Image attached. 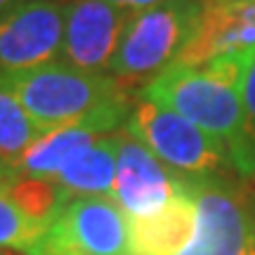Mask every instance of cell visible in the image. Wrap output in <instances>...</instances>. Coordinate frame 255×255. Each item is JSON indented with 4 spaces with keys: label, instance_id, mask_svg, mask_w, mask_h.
<instances>
[{
    "label": "cell",
    "instance_id": "6da1fadb",
    "mask_svg": "<svg viewBox=\"0 0 255 255\" xmlns=\"http://www.w3.org/2000/svg\"><path fill=\"white\" fill-rule=\"evenodd\" d=\"M241 55L220 57L203 66L170 64L146 81L142 100L168 107L229 149L241 132Z\"/></svg>",
    "mask_w": 255,
    "mask_h": 255
},
{
    "label": "cell",
    "instance_id": "7a4b0ae2",
    "mask_svg": "<svg viewBox=\"0 0 255 255\" xmlns=\"http://www.w3.org/2000/svg\"><path fill=\"white\" fill-rule=\"evenodd\" d=\"M2 76L43 132L128 100L126 85L114 76L83 71L64 59Z\"/></svg>",
    "mask_w": 255,
    "mask_h": 255
},
{
    "label": "cell",
    "instance_id": "3957f363",
    "mask_svg": "<svg viewBox=\"0 0 255 255\" xmlns=\"http://www.w3.org/2000/svg\"><path fill=\"white\" fill-rule=\"evenodd\" d=\"M203 14L201 0H165L135 12L128 21L109 76L121 83L154 78L177 62L196 33Z\"/></svg>",
    "mask_w": 255,
    "mask_h": 255
},
{
    "label": "cell",
    "instance_id": "277c9868",
    "mask_svg": "<svg viewBox=\"0 0 255 255\" xmlns=\"http://www.w3.org/2000/svg\"><path fill=\"white\" fill-rule=\"evenodd\" d=\"M128 135L182 177H208L232 165L229 149L168 107L139 100L126 123Z\"/></svg>",
    "mask_w": 255,
    "mask_h": 255
},
{
    "label": "cell",
    "instance_id": "5b68a950",
    "mask_svg": "<svg viewBox=\"0 0 255 255\" xmlns=\"http://www.w3.org/2000/svg\"><path fill=\"white\" fill-rule=\"evenodd\" d=\"M184 180L196 201V229L180 255H244L255 239V220L241 184L218 175Z\"/></svg>",
    "mask_w": 255,
    "mask_h": 255
},
{
    "label": "cell",
    "instance_id": "8992f818",
    "mask_svg": "<svg viewBox=\"0 0 255 255\" xmlns=\"http://www.w3.org/2000/svg\"><path fill=\"white\" fill-rule=\"evenodd\" d=\"M28 255H128V218L109 196L69 199Z\"/></svg>",
    "mask_w": 255,
    "mask_h": 255
},
{
    "label": "cell",
    "instance_id": "52a82bcc",
    "mask_svg": "<svg viewBox=\"0 0 255 255\" xmlns=\"http://www.w3.org/2000/svg\"><path fill=\"white\" fill-rule=\"evenodd\" d=\"M64 2L26 0L0 17V73H14L62 57Z\"/></svg>",
    "mask_w": 255,
    "mask_h": 255
},
{
    "label": "cell",
    "instance_id": "ba28073f",
    "mask_svg": "<svg viewBox=\"0 0 255 255\" xmlns=\"http://www.w3.org/2000/svg\"><path fill=\"white\" fill-rule=\"evenodd\" d=\"M130 17V12L107 0L64 2V38L59 59L90 73L109 71Z\"/></svg>",
    "mask_w": 255,
    "mask_h": 255
},
{
    "label": "cell",
    "instance_id": "9c48e42d",
    "mask_svg": "<svg viewBox=\"0 0 255 255\" xmlns=\"http://www.w3.org/2000/svg\"><path fill=\"white\" fill-rule=\"evenodd\" d=\"M130 111L132 107L128 104V100L116 102V104H109L85 119L52 128L38 137L12 168L28 177L55 180L57 173L64 170L66 163L76 158L83 149H88L102 137L116 135L119 128H126Z\"/></svg>",
    "mask_w": 255,
    "mask_h": 255
},
{
    "label": "cell",
    "instance_id": "30bf717a",
    "mask_svg": "<svg viewBox=\"0 0 255 255\" xmlns=\"http://www.w3.org/2000/svg\"><path fill=\"white\" fill-rule=\"evenodd\" d=\"M182 187V175L170 170L144 144L130 135H119L116 184L109 199L128 220L144 218L161 210Z\"/></svg>",
    "mask_w": 255,
    "mask_h": 255
},
{
    "label": "cell",
    "instance_id": "8fae6325",
    "mask_svg": "<svg viewBox=\"0 0 255 255\" xmlns=\"http://www.w3.org/2000/svg\"><path fill=\"white\" fill-rule=\"evenodd\" d=\"M255 50V0L206 5L196 33L177 57V64L203 66L229 55Z\"/></svg>",
    "mask_w": 255,
    "mask_h": 255
},
{
    "label": "cell",
    "instance_id": "7c38bea8",
    "mask_svg": "<svg viewBox=\"0 0 255 255\" xmlns=\"http://www.w3.org/2000/svg\"><path fill=\"white\" fill-rule=\"evenodd\" d=\"M196 229V201L187 180L175 199L144 218L128 220V255H180Z\"/></svg>",
    "mask_w": 255,
    "mask_h": 255
},
{
    "label": "cell",
    "instance_id": "4fadbf2b",
    "mask_svg": "<svg viewBox=\"0 0 255 255\" xmlns=\"http://www.w3.org/2000/svg\"><path fill=\"white\" fill-rule=\"evenodd\" d=\"M119 135H107L71 158L52 182L66 201L76 196H111L119 165Z\"/></svg>",
    "mask_w": 255,
    "mask_h": 255
},
{
    "label": "cell",
    "instance_id": "5bb4252c",
    "mask_svg": "<svg viewBox=\"0 0 255 255\" xmlns=\"http://www.w3.org/2000/svg\"><path fill=\"white\" fill-rule=\"evenodd\" d=\"M40 135L43 130L24 111L0 73V165H14Z\"/></svg>",
    "mask_w": 255,
    "mask_h": 255
},
{
    "label": "cell",
    "instance_id": "9a60e30c",
    "mask_svg": "<svg viewBox=\"0 0 255 255\" xmlns=\"http://www.w3.org/2000/svg\"><path fill=\"white\" fill-rule=\"evenodd\" d=\"M241 132L229 158L241 177H255V50L241 55Z\"/></svg>",
    "mask_w": 255,
    "mask_h": 255
},
{
    "label": "cell",
    "instance_id": "2e32d148",
    "mask_svg": "<svg viewBox=\"0 0 255 255\" xmlns=\"http://www.w3.org/2000/svg\"><path fill=\"white\" fill-rule=\"evenodd\" d=\"M45 229L47 227L33 222L19 210L0 182V251H17L28 255L45 234Z\"/></svg>",
    "mask_w": 255,
    "mask_h": 255
},
{
    "label": "cell",
    "instance_id": "e0dca14e",
    "mask_svg": "<svg viewBox=\"0 0 255 255\" xmlns=\"http://www.w3.org/2000/svg\"><path fill=\"white\" fill-rule=\"evenodd\" d=\"M111 5H116V7L126 9L130 14H135V12H142V9H149V7H156V5H161L165 0H107Z\"/></svg>",
    "mask_w": 255,
    "mask_h": 255
},
{
    "label": "cell",
    "instance_id": "ac0fdd59",
    "mask_svg": "<svg viewBox=\"0 0 255 255\" xmlns=\"http://www.w3.org/2000/svg\"><path fill=\"white\" fill-rule=\"evenodd\" d=\"M21 2H26V0H0V17H2L5 12H9L12 7L21 5Z\"/></svg>",
    "mask_w": 255,
    "mask_h": 255
},
{
    "label": "cell",
    "instance_id": "d6986e66",
    "mask_svg": "<svg viewBox=\"0 0 255 255\" xmlns=\"http://www.w3.org/2000/svg\"><path fill=\"white\" fill-rule=\"evenodd\" d=\"M225 2H234V0H201V5H225Z\"/></svg>",
    "mask_w": 255,
    "mask_h": 255
},
{
    "label": "cell",
    "instance_id": "ffe728a7",
    "mask_svg": "<svg viewBox=\"0 0 255 255\" xmlns=\"http://www.w3.org/2000/svg\"><path fill=\"white\" fill-rule=\"evenodd\" d=\"M244 255H255V239H253V241H251V244H248V246H246V251H244Z\"/></svg>",
    "mask_w": 255,
    "mask_h": 255
},
{
    "label": "cell",
    "instance_id": "44dd1931",
    "mask_svg": "<svg viewBox=\"0 0 255 255\" xmlns=\"http://www.w3.org/2000/svg\"><path fill=\"white\" fill-rule=\"evenodd\" d=\"M0 255H24V253H17V251H0Z\"/></svg>",
    "mask_w": 255,
    "mask_h": 255
}]
</instances>
